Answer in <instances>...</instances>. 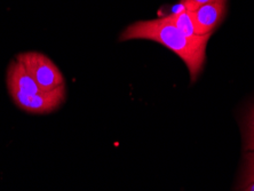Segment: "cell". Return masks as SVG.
<instances>
[{"instance_id":"7","label":"cell","mask_w":254,"mask_h":191,"mask_svg":"<svg viewBox=\"0 0 254 191\" xmlns=\"http://www.w3.org/2000/svg\"><path fill=\"white\" fill-rule=\"evenodd\" d=\"M245 148L248 151H254V107L250 111L248 122H246Z\"/></svg>"},{"instance_id":"4","label":"cell","mask_w":254,"mask_h":191,"mask_svg":"<svg viewBox=\"0 0 254 191\" xmlns=\"http://www.w3.org/2000/svg\"><path fill=\"white\" fill-rule=\"evenodd\" d=\"M188 13L191 17L196 36H211L226 16L227 1L205 3L188 10Z\"/></svg>"},{"instance_id":"6","label":"cell","mask_w":254,"mask_h":191,"mask_svg":"<svg viewBox=\"0 0 254 191\" xmlns=\"http://www.w3.org/2000/svg\"><path fill=\"white\" fill-rule=\"evenodd\" d=\"M172 22H173L175 27H177L180 31L186 35L187 37H195V29H193V24L191 21V17L187 9H181L177 13H173L170 15Z\"/></svg>"},{"instance_id":"8","label":"cell","mask_w":254,"mask_h":191,"mask_svg":"<svg viewBox=\"0 0 254 191\" xmlns=\"http://www.w3.org/2000/svg\"><path fill=\"white\" fill-rule=\"evenodd\" d=\"M246 166L243 177V188L254 182V151H249L245 156Z\"/></svg>"},{"instance_id":"10","label":"cell","mask_w":254,"mask_h":191,"mask_svg":"<svg viewBox=\"0 0 254 191\" xmlns=\"http://www.w3.org/2000/svg\"><path fill=\"white\" fill-rule=\"evenodd\" d=\"M242 191H254V182L250 183V185L244 187V188L242 189Z\"/></svg>"},{"instance_id":"2","label":"cell","mask_w":254,"mask_h":191,"mask_svg":"<svg viewBox=\"0 0 254 191\" xmlns=\"http://www.w3.org/2000/svg\"><path fill=\"white\" fill-rule=\"evenodd\" d=\"M17 60L23 64L40 88L45 92L64 86V78L50 58L37 52H27L17 55Z\"/></svg>"},{"instance_id":"5","label":"cell","mask_w":254,"mask_h":191,"mask_svg":"<svg viewBox=\"0 0 254 191\" xmlns=\"http://www.w3.org/2000/svg\"><path fill=\"white\" fill-rule=\"evenodd\" d=\"M7 86L9 93L38 94L45 92L17 59L10 63L7 70Z\"/></svg>"},{"instance_id":"3","label":"cell","mask_w":254,"mask_h":191,"mask_svg":"<svg viewBox=\"0 0 254 191\" xmlns=\"http://www.w3.org/2000/svg\"><path fill=\"white\" fill-rule=\"evenodd\" d=\"M13 101L18 108L29 114L43 115L54 111L65 100V87L61 86L50 92H42L38 94H22L10 93Z\"/></svg>"},{"instance_id":"1","label":"cell","mask_w":254,"mask_h":191,"mask_svg":"<svg viewBox=\"0 0 254 191\" xmlns=\"http://www.w3.org/2000/svg\"><path fill=\"white\" fill-rule=\"evenodd\" d=\"M210 37H187L175 27L170 15H167L155 20L139 21L128 25L123 31L119 40L145 39L163 45L186 63L191 81H196L206 60V46Z\"/></svg>"},{"instance_id":"9","label":"cell","mask_w":254,"mask_h":191,"mask_svg":"<svg viewBox=\"0 0 254 191\" xmlns=\"http://www.w3.org/2000/svg\"><path fill=\"white\" fill-rule=\"evenodd\" d=\"M215 1H227V0H181L184 8H186L187 10H192L200 5H205V3Z\"/></svg>"}]
</instances>
